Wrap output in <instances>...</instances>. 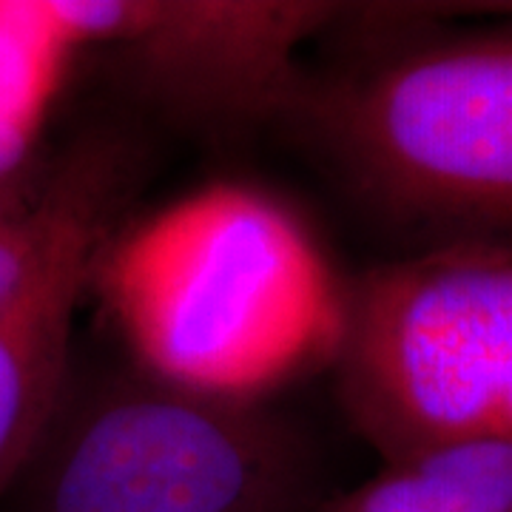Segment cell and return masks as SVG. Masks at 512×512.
<instances>
[{
    "label": "cell",
    "instance_id": "cell-3",
    "mask_svg": "<svg viewBox=\"0 0 512 512\" xmlns=\"http://www.w3.org/2000/svg\"><path fill=\"white\" fill-rule=\"evenodd\" d=\"M350 424L384 461L512 439V245L453 242L348 285L333 362Z\"/></svg>",
    "mask_w": 512,
    "mask_h": 512
},
{
    "label": "cell",
    "instance_id": "cell-5",
    "mask_svg": "<svg viewBox=\"0 0 512 512\" xmlns=\"http://www.w3.org/2000/svg\"><path fill=\"white\" fill-rule=\"evenodd\" d=\"M63 49L100 46L174 114L202 123L293 117L302 49L348 18L299 0H46L29 3Z\"/></svg>",
    "mask_w": 512,
    "mask_h": 512
},
{
    "label": "cell",
    "instance_id": "cell-8",
    "mask_svg": "<svg viewBox=\"0 0 512 512\" xmlns=\"http://www.w3.org/2000/svg\"><path fill=\"white\" fill-rule=\"evenodd\" d=\"M72 177V157L32 188L18 174L0 180V308L32 276L55 234Z\"/></svg>",
    "mask_w": 512,
    "mask_h": 512
},
{
    "label": "cell",
    "instance_id": "cell-4",
    "mask_svg": "<svg viewBox=\"0 0 512 512\" xmlns=\"http://www.w3.org/2000/svg\"><path fill=\"white\" fill-rule=\"evenodd\" d=\"M29 512H313V461L259 402H228L146 370L57 410Z\"/></svg>",
    "mask_w": 512,
    "mask_h": 512
},
{
    "label": "cell",
    "instance_id": "cell-6",
    "mask_svg": "<svg viewBox=\"0 0 512 512\" xmlns=\"http://www.w3.org/2000/svg\"><path fill=\"white\" fill-rule=\"evenodd\" d=\"M114 146L72 154L69 194L32 276L0 308V490L35 461L66 393L77 305L126 188Z\"/></svg>",
    "mask_w": 512,
    "mask_h": 512
},
{
    "label": "cell",
    "instance_id": "cell-1",
    "mask_svg": "<svg viewBox=\"0 0 512 512\" xmlns=\"http://www.w3.org/2000/svg\"><path fill=\"white\" fill-rule=\"evenodd\" d=\"M92 285L134 367L228 402L333 367L342 285L308 228L248 185H208L111 234Z\"/></svg>",
    "mask_w": 512,
    "mask_h": 512
},
{
    "label": "cell",
    "instance_id": "cell-10",
    "mask_svg": "<svg viewBox=\"0 0 512 512\" xmlns=\"http://www.w3.org/2000/svg\"><path fill=\"white\" fill-rule=\"evenodd\" d=\"M501 9H504V12H512V3H501Z\"/></svg>",
    "mask_w": 512,
    "mask_h": 512
},
{
    "label": "cell",
    "instance_id": "cell-9",
    "mask_svg": "<svg viewBox=\"0 0 512 512\" xmlns=\"http://www.w3.org/2000/svg\"><path fill=\"white\" fill-rule=\"evenodd\" d=\"M26 143H29V131H20V128L0 123V180L18 174Z\"/></svg>",
    "mask_w": 512,
    "mask_h": 512
},
{
    "label": "cell",
    "instance_id": "cell-7",
    "mask_svg": "<svg viewBox=\"0 0 512 512\" xmlns=\"http://www.w3.org/2000/svg\"><path fill=\"white\" fill-rule=\"evenodd\" d=\"M313 512H512V439L450 441L384 461Z\"/></svg>",
    "mask_w": 512,
    "mask_h": 512
},
{
    "label": "cell",
    "instance_id": "cell-2",
    "mask_svg": "<svg viewBox=\"0 0 512 512\" xmlns=\"http://www.w3.org/2000/svg\"><path fill=\"white\" fill-rule=\"evenodd\" d=\"M473 9L501 23L410 32L293 111L367 205L433 245H512V12Z\"/></svg>",
    "mask_w": 512,
    "mask_h": 512
}]
</instances>
